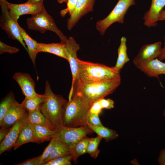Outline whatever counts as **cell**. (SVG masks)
Masks as SVG:
<instances>
[{
  "label": "cell",
  "instance_id": "cell-1",
  "mask_svg": "<svg viewBox=\"0 0 165 165\" xmlns=\"http://www.w3.org/2000/svg\"><path fill=\"white\" fill-rule=\"evenodd\" d=\"M121 79L100 82H86L78 79L71 86L68 101L75 95L90 106L95 102L112 93L121 83Z\"/></svg>",
  "mask_w": 165,
  "mask_h": 165
},
{
  "label": "cell",
  "instance_id": "cell-2",
  "mask_svg": "<svg viewBox=\"0 0 165 165\" xmlns=\"http://www.w3.org/2000/svg\"><path fill=\"white\" fill-rule=\"evenodd\" d=\"M44 94L48 98L40 105L39 108L55 131L63 126L64 110L67 101L62 96L53 92L48 81L45 82Z\"/></svg>",
  "mask_w": 165,
  "mask_h": 165
},
{
  "label": "cell",
  "instance_id": "cell-3",
  "mask_svg": "<svg viewBox=\"0 0 165 165\" xmlns=\"http://www.w3.org/2000/svg\"><path fill=\"white\" fill-rule=\"evenodd\" d=\"M78 79L86 82H100L121 79L120 71L115 67L104 64L84 61L79 59Z\"/></svg>",
  "mask_w": 165,
  "mask_h": 165
},
{
  "label": "cell",
  "instance_id": "cell-4",
  "mask_svg": "<svg viewBox=\"0 0 165 165\" xmlns=\"http://www.w3.org/2000/svg\"><path fill=\"white\" fill-rule=\"evenodd\" d=\"M90 106L76 95L67 101L64 112L63 126L78 127L88 126L87 119Z\"/></svg>",
  "mask_w": 165,
  "mask_h": 165
},
{
  "label": "cell",
  "instance_id": "cell-5",
  "mask_svg": "<svg viewBox=\"0 0 165 165\" xmlns=\"http://www.w3.org/2000/svg\"><path fill=\"white\" fill-rule=\"evenodd\" d=\"M29 29L37 31L41 33L47 30L54 32L58 36L61 42L65 44L68 40L67 37L57 27L51 16L46 11L44 6L39 13L31 15L27 19Z\"/></svg>",
  "mask_w": 165,
  "mask_h": 165
},
{
  "label": "cell",
  "instance_id": "cell-6",
  "mask_svg": "<svg viewBox=\"0 0 165 165\" xmlns=\"http://www.w3.org/2000/svg\"><path fill=\"white\" fill-rule=\"evenodd\" d=\"M135 4V0H119L108 15L97 22L96 28L101 35H104L108 28L113 23L123 24L125 16L129 8Z\"/></svg>",
  "mask_w": 165,
  "mask_h": 165
},
{
  "label": "cell",
  "instance_id": "cell-7",
  "mask_svg": "<svg viewBox=\"0 0 165 165\" xmlns=\"http://www.w3.org/2000/svg\"><path fill=\"white\" fill-rule=\"evenodd\" d=\"M9 3L6 0H0V27L6 32L9 38L17 40L28 51L26 45L20 34L18 22L15 20L10 12Z\"/></svg>",
  "mask_w": 165,
  "mask_h": 165
},
{
  "label": "cell",
  "instance_id": "cell-8",
  "mask_svg": "<svg viewBox=\"0 0 165 165\" xmlns=\"http://www.w3.org/2000/svg\"><path fill=\"white\" fill-rule=\"evenodd\" d=\"M55 132V136L61 139L72 150L79 141L94 132L88 126L78 127L63 126Z\"/></svg>",
  "mask_w": 165,
  "mask_h": 165
},
{
  "label": "cell",
  "instance_id": "cell-9",
  "mask_svg": "<svg viewBox=\"0 0 165 165\" xmlns=\"http://www.w3.org/2000/svg\"><path fill=\"white\" fill-rule=\"evenodd\" d=\"M161 46L162 43L160 42L143 45L134 58L133 64L138 68L158 57L161 53Z\"/></svg>",
  "mask_w": 165,
  "mask_h": 165
},
{
  "label": "cell",
  "instance_id": "cell-10",
  "mask_svg": "<svg viewBox=\"0 0 165 165\" xmlns=\"http://www.w3.org/2000/svg\"><path fill=\"white\" fill-rule=\"evenodd\" d=\"M43 1L34 3H25L16 4L9 2V6L11 14L16 21L20 16L23 15L35 14L41 11L44 6Z\"/></svg>",
  "mask_w": 165,
  "mask_h": 165
},
{
  "label": "cell",
  "instance_id": "cell-11",
  "mask_svg": "<svg viewBox=\"0 0 165 165\" xmlns=\"http://www.w3.org/2000/svg\"><path fill=\"white\" fill-rule=\"evenodd\" d=\"M67 60L68 61L72 72V80L71 86L73 85L78 76V58L77 52L80 49L79 45L72 36L69 37L65 44Z\"/></svg>",
  "mask_w": 165,
  "mask_h": 165
},
{
  "label": "cell",
  "instance_id": "cell-12",
  "mask_svg": "<svg viewBox=\"0 0 165 165\" xmlns=\"http://www.w3.org/2000/svg\"><path fill=\"white\" fill-rule=\"evenodd\" d=\"M95 0H78L75 8L67 21V28L70 30L79 20L87 13L93 11Z\"/></svg>",
  "mask_w": 165,
  "mask_h": 165
},
{
  "label": "cell",
  "instance_id": "cell-13",
  "mask_svg": "<svg viewBox=\"0 0 165 165\" xmlns=\"http://www.w3.org/2000/svg\"><path fill=\"white\" fill-rule=\"evenodd\" d=\"M13 78L19 84L26 99L36 97L42 94L37 93L35 91V82L28 73L17 72L13 76Z\"/></svg>",
  "mask_w": 165,
  "mask_h": 165
},
{
  "label": "cell",
  "instance_id": "cell-14",
  "mask_svg": "<svg viewBox=\"0 0 165 165\" xmlns=\"http://www.w3.org/2000/svg\"><path fill=\"white\" fill-rule=\"evenodd\" d=\"M28 115V113L22 119L19 138L13 147L14 150L27 143H37L33 125L29 119Z\"/></svg>",
  "mask_w": 165,
  "mask_h": 165
},
{
  "label": "cell",
  "instance_id": "cell-15",
  "mask_svg": "<svg viewBox=\"0 0 165 165\" xmlns=\"http://www.w3.org/2000/svg\"><path fill=\"white\" fill-rule=\"evenodd\" d=\"M28 113L21 104L18 102L7 112L0 121L1 127L10 128L20 119Z\"/></svg>",
  "mask_w": 165,
  "mask_h": 165
},
{
  "label": "cell",
  "instance_id": "cell-16",
  "mask_svg": "<svg viewBox=\"0 0 165 165\" xmlns=\"http://www.w3.org/2000/svg\"><path fill=\"white\" fill-rule=\"evenodd\" d=\"M165 6V0H152L150 9L144 15L145 25L149 28L156 27L159 14Z\"/></svg>",
  "mask_w": 165,
  "mask_h": 165
},
{
  "label": "cell",
  "instance_id": "cell-17",
  "mask_svg": "<svg viewBox=\"0 0 165 165\" xmlns=\"http://www.w3.org/2000/svg\"><path fill=\"white\" fill-rule=\"evenodd\" d=\"M22 118L17 121L11 128L5 139L0 142V154L10 150L15 145L19 138L20 124Z\"/></svg>",
  "mask_w": 165,
  "mask_h": 165
},
{
  "label": "cell",
  "instance_id": "cell-18",
  "mask_svg": "<svg viewBox=\"0 0 165 165\" xmlns=\"http://www.w3.org/2000/svg\"><path fill=\"white\" fill-rule=\"evenodd\" d=\"M55 140L50 153L44 161L43 165L54 159L65 156L72 155V149L59 138L54 136Z\"/></svg>",
  "mask_w": 165,
  "mask_h": 165
},
{
  "label": "cell",
  "instance_id": "cell-19",
  "mask_svg": "<svg viewBox=\"0 0 165 165\" xmlns=\"http://www.w3.org/2000/svg\"><path fill=\"white\" fill-rule=\"evenodd\" d=\"M147 76L159 79V75H165V63L156 58L138 68Z\"/></svg>",
  "mask_w": 165,
  "mask_h": 165
},
{
  "label": "cell",
  "instance_id": "cell-20",
  "mask_svg": "<svg viewBox=\"0 0 165 165\" xmlns=\"http://www.w3.org/2000/svg\"><path fill=\"white\" fill-rule=\"evenodd\" d=\"M39 52H44L54 54L67 60V56L65 44L61 42L57 43H38Z\"/></svg>",
  "mask_w": 165,
  "mask_h": 165
},
{
  "label": "cell",
  "instance_id": "cell-21",
  "mask_svg": "<svg viewBox=\"0 0 165 165\" xmlns=\"http://www.w3.org/2000/svg\"><path fill=\"white\" fill-rule=\"evenodd\" d=\"M18 28L21 36L27 46L29 56L35 67L36 57L39 53L38 47V43L32 38L19 24Z\"/></svg>",
  "mask_w": 165,
  "mask_h": 165
},
{
  "label": "cell",
  "instance_id": "cell-22",
  "mask_svg": "<svg viewBox=\"0 0 165 165\" xmlns=\"http://www.w3.org/2000/svg\"><path fill=\"white\" fill-rule=\"evenodd\" d=\"M39 105L34 111L28 113V116L30 121L32 124L42 126L54 131L51 123L42 113Z\"/></svg>",
  "mask_w": 165,
  "mask_h": 165
},
{
  "label": "cell",
  "instance_id": "cell-23",
  "mask_svg": "<svg viewBox=\"0 0 165 165\" xmlns=\"http://www.w3.org/2000/svg\"><path fill=\"white\" fill-rule=\"evenodd\" d=\"M126 39L122 37L120 40V43L118 49V56L115 68L119 71L123 68L124 65L129 61L127 52Z\"/></svg>",
  "mask_w": 165,
  "mask_h": 165
},
{
  "label": "cell",
  "instance_id": "cell-24",
  "mask_svg": "<svg viewBox=\"0 0 165 165\" xmlns=\"http://www.w3.org/2000/svg\"><path fill=\"white\" fill-rule=\"evenodd\" d=\"M32 125L38 143L50 141L55 136L54 131L39 125L33 124Z\"/></svg>",
  "mask_w": 165,
  "mask_h": 165
},
{
  "label": "cell",
  "instance_id": "cell-25",
  "mask_svg": "<svg viewBox=\"0 0 165 165\" xmlns=\"http://www.w3.org/2000/svg\"><path fill=\"white\" fill-rule=\"evenodd\" d=\"M17 102L12 91L9 92L3 98L0 104V121L7 112Z\"/></svg>",
  "mask_w": 165,
  "mask_h": 165
},
{
  "label": "cell",
  "instance_id": "cell-26",
  "mask_svg": "<svg viewBox=\"0 0 165 165\" xmlns=\"http://www.w3.org/2000/svg\"><path fill=\"white\" fill-rule=\"evenodd\" d=\"M89 127L97 135L104 139L107 142L116 139L118 136V135L116 131L103 126L97 127Z\"/></svg>",
  "mask_w": 165,
  "mask_h": 165
},
{
  "label": "cell",
  "instance_id": "cell-27",
  "mask_svg": "<svg viewBox=\"0 0 165 165\" xmlns=\"http://www.w3.org/2000/svg\"><path fill=\"white\" fill-rule=\"evenodd\" d=\"M48 98V96L44 94L39 97L29 99L25 98L21 104L28 113H30L34 111Z\"/></svg>",
  "mask_w": 165,
  "mask_h": 165
},
{
  "label": "cell",
  "instance_id": "cell-28",
  "mask_svg": "<svg viewBox=\"0 0 165 165\" xmlns=\"http://www.w3.org/2000/svg\"><path fill=\"white\" fill-rule=\"evenodd\" d=\"M87 136L79 141L73 149V161L77 162L80 156L86 153L87 145L90 139Z\"/></svg>",
  "mask_w": 165,
  "mask_h": 165
},
{
  "label": "cell",
  "instance_id": "cell-29",
  "mask_svg": "<svg viewBox=\"0 0 165 165\" xmlns=\"http://www.w3.org/2000/svg\"><path fill=\"white\" fill-rule=\"evenodd\" d=\"M102 139L98 135L96 137L90 138L87 146L86 153L89 154L94 159L97 158L100 153V151L98 148V146Z\"/></svg>",
  "mask_w": 165,
  "mask_h": 165
},
{
  "label": "cell",
  "instance_id": "cell-30",
  "mask_svg": "<svg viewBox=\"0 0 165 165\" xmlns=\"http://www.w3.org/2000/svg\"><path fill=\"white\" fill-rule=\"evenodd\" d=\"M72 160L73 161V156L69 155L51 160L43 165H71Z\"/></svg>",
  "mask_w": 165,
  "mask_h": 165
},
{
  "label": "cell",
  "instance_id": "cell-31",
  "mask_svg": "<svg viewBox=\"0 0 165 165\" xmlns=\"http://www.w3.org/2000/svg\"><path fill=\"white\" fill-rule=\"evenodd\" d=\"M55 140L54 137L53 138L48 145L46 147L42 154L38 156L36 163V165H43L44 161L49 156Z\"/></svg>",
  "mask_w": 165,
  "mask_h": 165
},
{
  "label": "cell",
  "instance_id": "cell-32",
  "mask_svg": "<svg viewBox=\"0 0 165 165\" xmlns=\"http://www.w3.org/2000/svg\"><path fill=\"white\" fill-rule=\"evenodd\" d=\"M88 127H97L103 126L99 118V114H94L90 115L87 119Z\"/></svg>",
  "mask_w": 165,
  "mask_h": 165
},
{
  "label": "cell",
  "instance_id": "cell-33",
  "mask_svg": "<svg viewBox=\"0 0 165 165\" xmlns=\"http://www.w3.org/2000/svg\"><path fill=\"white\" fill-rule=\"evenodd\" d=\"M19 50V49L16 47L9 46L1 41H0V54L5 52L13 54L18 52Z\"/></svg>",
  "mask_w": 165,
  "mask_h": 165
},
{
  "label": "cell",
  "instance_id": "cell-34",
  "mask_svg": "<svg viewBox=\"0 0 165 165\" xmlns=\"http://www.w3.org/2000/svg\"><path fill=\"white\" fill-rule=\"evenodd\" d=\"M102 109L99 100L93 103L90 106L89 111V116L94 114H99Z\"/></svg>",
  "mask_w": 165,
  "mask_h": 165
},
{
  "label": "cell",
  "instance_id": "cell-35",
  "mask_svg": "<svg viewBox=\"0 0 165 165\" xmlns=\"http://www.w3.org/2000/svg\"><path fill=\"white\" fill-rule=\"evenodd\" d=\"M99 101L103 109H110L114 107V101L110 99H105L104 98L100 99Z\"/></svg>",
  "mask_w": 165,
  "mask_h": 165
},
{
  "label": "cell",
  "instance_id": "cell-36",
  "mask_svg": "<svg viewBox=\"0 0 165 165\" xmlns=\"http://www.w3.org/2000/svg\"><path fill=\"white\" fill-rule=\"evenodd\" d=\"M10 128H6L3 127H1L0 129V142H1L6 138L8 134Z\"/></svg>",
  "mask_w": 165,
  "mask_h": 165
},
{
  "label": "cell",
  "instance_id": "cell-37",
  "mask_svg": "<svg viewBox=\"0 0 165 165\" xmlns=\"http://www.w3.org/2000/svg\"><path fill=\"white\" fill-rule=\"evenodd\" d=\"M38 156L29 159L27 160L19 163L18 165H36V162L38 158Z\"/></svg>",
  "mask_w": 165,
  "mask_h": 165
},
{
  "label": "cell",
  "instance_id": "cell-38",
  "mask_svg": "<svg viewBox=\"0 0 165 165\" xmlns=\"http://www.w3.org/2000/svg\"><path fill=\"white\" fill-rule=\"evenodd\" d=\"M159 162L162 165H165V148L161 152L159 158Z\"/></svg>",
  "mask_w": 165,
  "mask_h": 165
},
{
  "label": "cell",
  "instance_id": "cell-39",
  "mask_svg": "<svg viewBox=\"0 0 165 165\" xmlns=\"http://www.w3.org/2000/svg\"><path fill=\"white\" fill-rule=\"evenodd\" d=\"M165 20V10L162 9L160 13L158 21Z\"/></svg>",
  "mask_w": 165,
  "mask_h": 165
},
{
  "label": "cell",
  "instance_id": "cell-40",
  "mask_svg": "<svg viewBox=\"0 0 165 165\" xmlns=\"http://www.w3.org/2000/svg\"><path fill=\"white\" fill-rule=\"evenodd\" d=\"M43 0H28L26 2L29 3H34L39 2Z\"/></svg>",
  "mask_w": 165,
  "mask_h": 165
},
{
  "label": "cell",
  "instance_id": "cell-41",
  "mask_svg": "<svg viewBox=\"0 0 165 165\" xmlns=\"http://www.w3.org/2000/svg\"><path fill=\"white\" fill-rule=\"evenodd\" d=\"M164 39L165 40L164 45L163 47L162 48L161 52L160 55L165 54V36L164 37Z\"/></svg>",
  "mask_w": 165,
  "mask_h": 165
},
{
  "label": "cell",
  "instance_id": "cell-42",
  "mask_svg": "<svg viewBox=\"0 0 165 165\" xmlns=\"http://www.w3.org/2000/svg\"><path fill=\"white\" fill-rule=\"evenodd\" d=\"M158 59L161 61L165 59V54L160 55L158 57Z\"/></svg>",
  "mask_w": 165,
  "mask_h": 165
},
{
  "label": "cell",
  "instance_id": "cell-43",
  "mask_svg": "<svg viewBox=\"0 0 165 165\" xmlns=\"http://www.w3.org/2000/svg\"><path fill=\"white\" fill-rule=\"evenodd\" d=\"M58 2L59 3H62L64 2H67V0H57Z\"/></svg>",
  "mask_w": 165,
  "mask_h": 165
},
{
  "label": "cell",
  "instance_id": "cell-44",
  "mask_svg": "<svg viewBox=\"0 0 165 165\" xmlns=\"http://www.w3.org/2000/svg\"><path fill=\"white\" fill-rule=\"evenodd\" d=\"M163 115L165 117V108L163 112Z\"/></svg>",
  "mask_w": 165,
  "mask_h": 165
}]
</instances>
